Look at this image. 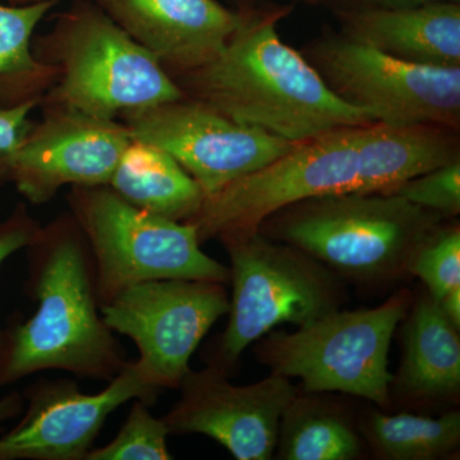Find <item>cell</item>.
I'll use <instances>...</instances> for the list:
<instances>
[{
  "label": "cell",
  "mask_w": 460,
  "mask_h": 460,
  "mask_svg": "<svg viewBox=\"0 0 460 460\" xmlns=\"http://www.w3.org/2000/svg\"><path fill=\"white\" fill-rule=\"evenodd\" d=\"M350 40L389 56L436 66H460L459 3L372 7L347 20Z\"/></svg>",
  "instance_id": "cell-16"
},
{
  "label": "cell",
  "mask_w": 460,
  "mask_h": 460,
  "mask_svg": "<svg viewBox=\"0 0 460 460\" xmlns=\"http://www.w3.org/2000/svg\"><path fill=\"white\" fill-rule=\"evenodd\" d=\"M229 256L228 325L208 365L230 376L242 354L277 326L308 325L341 310L344 280L295 246L259 230L217 237Z\"/></svg>",
  "instance_id": "cell-5"
},
{
  "label": "cell",
  "mask_w": 460,
  "mask_h": 460,
  "mask_svg": "<svg viewBox=\"0 0 460 460\" xmlns=\"http://www.w3.org/2000/svg\"><path fill=\"white\" fill-rule=\"evenodd\" d=\"M35 57L56 69L40 105L75 109L104 119L184 96L150 51L133 40L98 2L75 0L32 41Z\"/></svg>",
  "instance_id": "cell-3"
},
{
  "label": "cell",
  "mask_w": 460,
  "mask_h": 460,
  "mask_svg": "<svg viewBox=\"0 0 460 460\" xmlns=\"http://www.w3.org/2000/svg\"><path fill=\"white\" fill-rule=\"evenodd\" d=\"M133 138L174 157L205 196L286 155L302 142L235 122L217 109L183 98L133 111L120 119Z\"/></svg>",
  "instance_id": "cell-10"
},
{
  "label": "cell",
  "mask_w": 460,
  "mask_h": 460,
  "mask_svg": "<svg viewBox=\"0 0 460 460\" xmlns=\"http://www.w3.org/2000/svg\"><path fill=\"white\" fill-rule=\"evenodd\" d=\"M441 219L395 193L345 192L289 206L259 232L305 251L343 280L383 284L410 275L411 257Z\"/></svg>",
  "instance_id": "cell-4"
},
{
  "label": "cell",
  "mask_w": 460,
  "mask_h": 460,
  "mask_svg": "<svg viewBox=\"0 0 460 460\" xmlns=\"http://www.w3.org/2000/svg\"><path fill=\"white\" fill-rule=\"evenodd\" d=\"M357 426L378 459L435 460L459 449L460 413L456 411L432 419L371 410Z\"/></svg>",
  "instance_id": "cell-22"
},
{
  "label": "cell",
  "mask_w": 460,
  "mask_h": 460,
  "mask_svg": "<svg viewBox=\"0 0 460 460\" xmlns=\"http://www.w3.org/2000/svg\"><path fill=\"white\" fill-rule=\"evenodd\" d=\"M438 304L445 316L460 330V286L449 290Z\"/></svg>",
  "instance_id": "cell-29"
},
{
  "label": "cell",
  "mask_w": 460,
  "mask_h": 460,
  "mask_svg": "<svg viewBox=\"0 0 460 460\" xmlns=\"http://www.w3.org/2000/svg\"><path fill=\"white\" fill-rule=\"evenodd\" d=\"M365 452L358 426L321 393H296L281 414L275 454L281 460H356Z\"/></svg>",
  "instance_id": "cell-20"
},
{
  "label": "cell",
  "mask_w": 460,
  "mask_h": 460,
  "mask_svg": "<svg viewBox=\"0 0 460 460\" xmlns=\"http://www.w3.org/2000/svg\"><path fill=\"white\" fill-rule=\"evenodd\" d=\"M66 202L89 243L100 307L144 281L229 283V268L206 255L189 223L141 210L108 186L71 187Z\"/></svg>",
  "instance_id": "cell-7"
},
{
  "label": "cell",
  "mask_w": 460,
  "mask_h": 460,
  "mask_svg": "<svg viewBox=\"0 0 460 460\" xmlns=\"http://www.w3.org/2000/svg\"><path fill=\"white\" fill-rule=\"evenodd\" d=\"M226 284L192 279L144 281L102 305L111 332L137 347L135 366L146 385L178 389L190 357L220 317L228 314Z\"/></svg>",
  "instance_id": "cell-9"
},
{
  "label": "cell",
  "mask_w": 460,
  "mask_h": 460,
  "mask_svg": "<svg viewBox=\"0 0 460 460\" xmlns=\"http://www.w3.org/2000/svg\"><path fill=\"white\" fill-rule=\"evenodd\" d=\"M394 193L443 217H456L460 211L459 159L405 181Z\"/></svg>",
  "instance_id": "cell-25"
},
{
  "label": "cell",
  "mask_w": 460,
  "mask_h": 460,
  "mask_svg": "<svg viewBox=\"0 0 460 460\" xmlns=\"http://www.w3.org/2000/svg\"><path fill=\"white\" fill-rule=\"evenodd\" d=\"M319 57L320 75L332 91L376 122H459L460 66L407 62L350 39L323 45Z\"/></svg>",
  "instance_id": "cell-11"
},
{
  "label": "cell",
  "mask_w": 460,
  "mask_h": 460,
  "mask_svg": "<svg viewBox=\"0 0 460 460\" xmlns=\"http://www.w3.org/2000/svg\"><path fill=\"white\" fill-rule=\"evenodd\" d=\"M160 394L133 361L93 394L71 378H39L22 392L20 420L0 434V460H84L114 411L135 399L153 405Z\"/></svg>",
  "instance_id": "cell-12"
},
{
  "label": "cell",
  "mask_w": 460,
  "mask_h": 460,
  "mask_svg": "<svg viewBox=\"0 0 460 460\" xmlns=\"http://www.w3.org/2000/svg\"><path fill=\"white\" fill-rule=\"evenodd\" d=\"M178 389L180 399L162 417L169 434L208 436L238 460L274 458L281 414L298 393L290 378L272 372L234 385L210 365L190 370Z\"/></svg>",
  "instance_id": "cell-13"
},
{
  "label": "cell",
  "mask_w": 460,
  "mask_h": 460,
  "mask_svg": "<svg viewBox=\"0 0 460 460\" xmlns=\"http://www.w3.org/2000/svg\"><path fill=\"white\" fill-rule=\"evenodd\" d=\"M39 107L40 102L0 107V184L11 183L18 148L32 123L30 114Z\"/></svg>",
  "instance_id": "cell-26"
},
{
  "label": "cell",
  "mask_w": 460,
  "mask_h": 460,
  "mask_svg": "<svg viewBox=\"0 0 460 460\" xmlns=\"http://www.w3.org/2000/svg\"><path fill=\"white\" fill-rule=\"evenodd\" d=\"M18 148L12 181L32 205L56 198L63 187L107 186L124 150L128 127L59 105H40Z\"/></svg>",
  "instance_id": "cell-14"
},
{
  "label": "cell",
  "mask_w": 460,
  "mask_h": 460,
  "mask_svg": "<svg viewBox=\"0 0 460 460\" xmlns=\"http://www.w3.org/2000/svg\"><path fill=\"white\" fill-rule=\"evenodd\" d=\"M23 292L35 313L3 329L0 389L42 371L111 381L128 362L102 319L95 265L74 215H58L25 248Z\"/></svg>",
  "instance_id": "cell-1"
},
{
  "label": "cell",
  "mask_w": 460,
  "mask_h": 460,
  "mask_svg": "<svg viewBox=\"0 0 460 460\" xmlns=\"http://www.w3.org/2000/svg\"><path fill=\"white\" fill-rule=\"evenodd\" d=\"M7 4L17 5V7H23V5L38 4V3L48 2V0H2Z\"/></svg>",
  "instance_id": "cell-31"
},
{
  "label": "cell",
  "mask_w": 460,
  "mask_h": 460,
  "mask_svg": "<svg viewBox=\"0 0 460 460\" xmlns=\"http://www.w3.org/2000/svg\"><path fill=\"white\" fill-rule=\"evenodd\" d=\"M172 77L213 60L246 18L217 0H98Z\"/></svg>",
  "instance_id": "cell-15"
},
{
  "label": "cell",
  "mask_w": 460,
  "mask_h": 460,
  "mask_svg": "<svg viewBox=\"0 0 460 460\" xmlns=\"http://www.w3.org/2000/svg\"><path fill=\"white\" fill-rule=\"evenodd\" d=\"M40 228V223L30 214L25 204H18L4 219H0V268L25 250ZM3 348V329H0V353Z\"/></svg>",
  "instance_id": "cell-27"
},
{
  "label": "cell",
  "mask_w": 460,
  "mask_h": 460,
  "mask_svg": "<svg viewBox=\"0 0 460 460\" xmlns=\"http://www.w3.org/2000/svg\"><path fill=\"white\" fill-rule=\"evenodd\" d=\"M150 405L135 399L128 416L117 436L102 447H93L84 460H171L168 438L163 419H156Z\"/></svg>",
  "instance_id": "cell-23"
},
{
  "label": "cell",
  "mask_w": 460,
  "mask_h": 460,
  "mask_svg": "<svg viewBox=\"0 0 460 460\" xmlns=\"http://www.w3.org/2000/svg\"><path fill=\"white\" fill-rule=\"evenodd\" d=\"M363 126L302 142L268 165L206 195L189 220L201 243L226 233L253 232L271 215L305 199L354 192Z\"/></svg>",
  "instance_id": "cell-8"
},
{
  "label": "cell",
  "mask_w": 460,
  "mask_h": 460,
  "mask_svg": "<svg viewBox=\"0 0 460 460\" xmlns=\"http://www.w3.org/2000/svg\"><path fill=\"white\" fill-rule=\"evenodd\" d=\"M25 398L18 390H12L0 398V434L7 429V425L22 414Z\"/></svg>",
  "instance_id": "cell-28"
},
{
  "label": "cell",
  "mask_w": 460,
  "mask_h": 460,
  "mask_svg": "<svg viewBox=\"0 0 460 460\" xmlns=\"http://www.w3.org/2000/svg\"><path fill=\"white\" fill-rule=\"evenodd\" d=\"M404 319L402 361L393 380L396 392L414 402L456 401L460 392V330L426 290L411 302Z\"/></svg>",
  "instance_id": "cell-17"
},
{
  "label": "cell",
  "mask_w": 460,
  "mask_h": 460,
  "mask_svg": "<svg viewBox=\"0 0 460 460\" xmlns=\"http://www.w3.org/2000/svg\"><path fill=\"white\" fill-rule=\"evenodd\" d=\"M410 275L425 284L436 302L460 286V229L458 226H438L411 257Z\"/></svg>",
  "instance_id": "cell-24"
},
{
  "label": "cell",
  "mask_w": 460,
  "mask_h": 460,
  "mask_svg": "<svg viewBox=\"0 0 460 460\" xmlns=\"http://www.w3.org/2000/svg\"><path fill=\"white\" fill-rule=\"evenodd\" d=\"M57 3L17 7L0 0V107L41 102L56 83V69L35 57L32 41L39 23Z\"/></svg>",
  "instance_id": "cell-21"
},
{
  "label": "cell",
  "mask_w": 460,
  "mask_h": 460,
  "mask_svg": "<svg viewBox=\"0 0 460 460\" xmlns=\"http://www.w3.org/2000/svg\"><path fill=\"white\" fill-rule=\"evenodd\" d=\"M413 296L404 289L375 308L343 311L296 328L269 332L256 344L259 362L288 378H299L305 393H341L392 407L389 350Z\"/></svg>",
  "instance_id": "cell-6"
},
{
  "label": "cell",
  "mask_w": 460,
  "mask_h": 460,
  "mask_svg": "<svg viewBox=\"0 0 460 460\" xmlns=\"http://www.w3.org/2000/svg\"><path fill=\"white\" fill-rule=\"evenodd\" d=\"M281 13H247L213 60L172 77L184 95L292 142L376 122L337 95L319 71L280 40Z\"/></svg>",
  "instance_id": "cell-2"
},
{
  "label": "cell",
  "mask_w": 460,
  "mask_h": 460,
  "mask_svg": "<svg viewBox=\"0 0 460 460\" xmlns=\"http://www.w3.org/2000/svg\"><path fill=\"white\" fill-rule=\"evenodd\" d=\"M458 160L431 124H366L358 146L354 192L394 193L413 180Z\"/></svg>",
  "instance_id": "cell-18"
},
{
  "label": "cell",
  "mask_w": 460,
  "mask_h": 460,
  "mask_svg": "<svg viewBox=\"0 0 460 460\" xmlns=\"http://www.w3.org/2000/svg\"><path fill=\"white\" fill-rule=\"evenodd\" d=\"M372 7L408 8L420 5L435 4V3H459L460 0H367Z\"/></svg>",
  "instance_id": "cell-30"
},
{
  "label": "cell",
  "mask_w": 460,
  "mask_h": 460,
  "mask_svg": "<svg viewBox=\"0 0 460 460\" xmlns=\"http://www.w3.org/2000/svg\"><path fill=\"white\" fill-rule=\"evenodd\" d=\"M107 186L136 208L181 223L192 219L205 199L198 181L174 157L133 137Z\"/></svg>",
  "instance_id": "cell-19"
}]
</instances>
